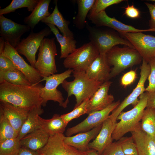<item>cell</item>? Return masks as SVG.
<instances>
[{
	"label": "cell",
	"mask_w": 155,
	"mask_h": 155,
	"mask_svg": "<svg viewBox=\"0 0 155 155\" xmlns=\"http://www.w3.org/2000/svg\"><path fill=\"white\" fill-rule=\"evenodd\" d=\"M72 73L73 80L68 81L65 80L61 85L67 93V98L65 100L66 103L68 104L69 98L72 95L75 97L76 103L75 108L84 100L90 99L103 82L90 79L85 71L73 70Z\"/></svg>",
	"instance_id": "7a4b0ae2"
},
{
	"label": "cell",
	"mask_w": 155,
	"mask_h": 155,
	"mask_svg": "<svg viewBox=\"0 0 155 155\" xmlns=\"http://www.w3.org/2000/svg\"><path fill=\"white\" fill-rule=\"evenodd\" d=\"M135 71L131 70L124 74L122 77L120 82L123 87H126L132 84L136 78Z\"/></svg>",
	"instance_id": "60d3db41"
},
{
	"label": "cell",
	"mask_w": 155,
	"mask_h": 155,
	"mask_svg": "<svg viewBox=\"0 0 155 155\" xmlns=\"http://www.w3.org/2000/svg\"><path fill=\"white\" fill-rule=\"evenodd\" d=\"M140 69V77L136 87L109 116L108 118L113 122H117L119 115L127 106L130 104H132L134 106L136 105L139 101L138 97L146 91L145 83L150 74V67L148 63L142 59Z\"/></svg>",
	"instance_id": "8fae6325"
},
{
	"label": "cell",
	"mask_w": 155,
	"mask_h": 155,
	"mask_svg": "<svg viewBox=\"0 0 155 155\" xmlns=\"http://www.w3.org/2000/svg\"><path fill=\"white\" fill-rule=\"evenodd\" d=\"M43 87L40 83L30 86L17 85L3 80L0 83V101L30 111L41 107L40 91Z\"/></svg>",
	"instance_id": "6da1fadb"
},
{
	"label": "cell",
	"mask_w": 155,
	"mask_h": 155,
	"mask_svg": "<svg viewBox=\"0 0 155 155\" xmlns=\"http://www.w3.org/2000/svg\"><path fill=\"white\" fill-rule=\"evenodd\" d=\"M43 112L44 110L41 107L35 108L29 111L18 135V137L20 140L26 135L40 127L38 116Z\"/></svg>",
	"instance_id": "83f0119b"
},
{
	"label": "cell",
	"mask_w": 155,
	"mask_h": 155,
	"mask_svg": "<svg viewBox=\"0 0 155 155\" xmlns=\"http://www.w3.org/2000/svg\"><path fill=\"white\" fill-rule=\"evenodd\" d=\"M123 1V0H96L88 14L98 13L104 11L108 7L114 4H119Z\"/></svg>",
	"instance_id": "8d00e7d4"
},
{
	"label": "cell",
	"mask_w": 155,
	"mask_h": 155,
	"mask_svg": "<svg viewBox=\"0 0 155 155\" xmlns=\"http://www.w3.org/2000/svg\"><path fill=\"white\" fill-rule=\"evenodd\" d=\"M28 25L19 24L0 15V35L5 42L15 48L21 40V37L30 29Z\"/></svg>",
	"instance_id": "5bb4252c"
},
{
	"label": "cell",
	"mask_w": 155,
	"mask_h": 155,
	"mask_svg": "<svg viewBox=\"0 0 155 155\" xmlns=\"http://www.w3.org/2000/svg\"><path fill=\"white\" fill-rule=\"evenodd\" d=\"M40 127L49 135V137L58 133L63 134L68 124L65 123L57 114H54L49 119H45L38 116Z\"/></svg>",
	"instance_id": "cb8c5ba5"
},
{
	"label": "cell",
	"mask_w": 155,
	"mask_h": 155,
	"mask_svg": "<svg viewBox=\"0 0 155 155\" xmlns=\"http://www.w3.org/2000/svg\"><path fill=\"white\" fill-rule=\"evenodd\" d=\"M21 146L17 137L0 143V155H17Z\"/></svg>",
	"instance_id": "836d02e7"
},
{
	"label": "cell",
	"mask_w": 155,
	"mask_h": 155,
	"mask_svg": "<svg viewBox=\"0 0 155 155\" xmlns=\"http://www.w3.org/2000/svg\"><path fill=\"white\" fill-rule=\"evenodd\" d=\"M49 135L39 127L26 135L20 140L21 147L38 151L47 144Z\"/></svg>",
	"instance_id": "603a6c76"
},
{
	"label": "cell",
	"mask_w": 155,
	"mask_h": 155,
	"mask_svg": "<svg viewBox=\"0 0 155 155\" xmlns=\"http://www.w3.org/2000/svg\"><path fill=\"white\" fill-rule=\"evenodd\" d=\"M111 68L108 64L106 54L100 53L85 71L90 79L102 82L109 80Z\"/></svg>",
	"instance_id": "ffe728a7"
},
{
	"label": "cell",
	"mask_w": 155,
	"mask_h": 155,
	"mask_svg": "<svg viewBox=\"0 0 155 155\" xmlns=\"http://www.w3.org/2000/svg\"><path fill=\"white\" fill-rule=\"evenodd\" d=\"M148 63L150 67V72L148 77V85L146 91L149 92L155 91V56L150 58Z\"/></svg>",
	"instance_id": "74e56055"
},
{
	"label": "cell",
	"mask_w": 155,
	"mask_h": 155,
	"mask_svg": "<svg viewBox=\"0 0 155 155\" xmlns=\"http://www.w3.org/2000/svg\"><path fill=\"white\" fill-rule=\"evenodd\" d=\"M147 92L148 98L146 108L155 109V91L152 92Z\"/></svg>",
	"instance_id": "f6af8a7d"
},
{
	"label": "cell",
	"mask_w": 155,
	"mask_h": 155,
	"mask_svg": "<svg viewBox=\"0 0 155 155\" xmlns=\"http://www.w3.org/2000/svg\"><path fill=\"white\" fill-rule=\"evenodd\" d=\"M16 69H17L12 62L4 55L2 51H0V73Z\"/></svg>",
	"instance_id": "f35d334b"
},
{
	"label": "cell",
	"mask_w": 155,
	"mask_h": 155,
	"mask_svg": "<svg viewBox=\"0 0 155 155\" xmlns=\"http://www.w3.org/2000/svg\"><path fill=\"white\" fill-rule=\"evenodd\" d=\"M100 155H125L118 142H112L104 150Z\"/></svg>",
	"instance_id": "ab89813d"
},
{
	"label": "cell",
	"mask_w": 155,
	"mask_h": 155,
	"mask_svg": "<svg viewBox=\"0 0 155 155\" xmlns=\"http://www.w3.org/2000/svg\"><path fill=\"white\" fill-rule=\"evenodd\" d=\"M89 99L84 100L70 112L61 115V118L65 123L68 124L72 120L77 118L82 115L87 114Z\"/></svg>",
	"instance_id": "e575fe53"
},
{
	"label": "cell",
	"mask_w": 155,
	"mask_h": 155,
	"mask_svg": "<svg viewBox=\"0 0 155 155\" xmlns=\"http://www.w3.org/2000/svg\"><path fill=\"white\" fill-rule=\"evenodd\" d=\"M18 134L0 110V143L18 137Z\"/></svg>",
	"instance_id": "d6a6232c"
},
{
	"label": "cell",
	"mask_w": 155,
	"mask_h": 155,
	"mask_svg": "<svg viewBox=\"0 0 155 155\" xmlns=\"http://www.w3.org/2000/svg\"><path fill=\"white\" fill-rule=\"evenodd\" d=\"M63 134L58 133L50 137L46 144L38 151L41 155H86L65 143Z\"/></svg>",
	"instance_id": "9a60e30c"
},
{
	"label": "cell",
	"mask_w": 155,
	"mask_h": 155,
	"mask_svg": "<svg viewBox=\"0 0 155 155\" xmlns=\"http://www.w3.org/2000/svg\"><path fill=\"white\" fill-rule=\"evenodd\" d=\"M130 132L138 155H155V138L142 129L140 122Z\"/></svg>",
	"instance_id": "d6986e66"
},
{
	"label": "cell",
	"mask_w": 155,
	"mask_h": 155,
	"mask_svg": "<svg viewBox=\"0 0 155 155\" xmlns=\"http://www.w3.org/2000/svg\"><path fill=\"white\" fill-rule=\"evenodd\" d=\"M119 100L114 102L105 108L92 112L83 121L67 129L65 132L66 136L89 131L101 124L108 118L110 114L120 103Z\"/></svg>",
	"instance_id": "30bf717a"
},
{
	"label": "cell",
	"mask_w": 155,
	"mask_h": 155,
	"mask_svg": "<svg viewBox=\"0 0 155 155\" xmlns=\"http://www.w3.org/2000/svg\"><path fill=\"white\" fill-rule=\"evenodd\" d=\"M148 98L146 92L139 97L137 104L130 110L125 112L122 111L118 116L117 123L112 135L113 140L116 141L128 132H131L140 123L144 112L146 107Z\"/></svg>",
	"instance_id": "277c9868"
},
{
	"label": "cell",
	"mask_w": 155,
	"mask_h": 155,
	"mask_svg": "<svg viewBox=\"0 0 155 155\" xmlns=\"http://www.w3.org/2000/svg\"><path fill=\"white\" fill-rule=\"evenodd\" d=\"M57 1L55 2V6L52 13L41 22L50 24L57 26L63 36L73 38L74 34L69 29L68 26L70 22L65 20L59 11Z\"/></svg>",
	"instance_id": "484cf974"
},
{
	"label": "cell",
	"mask_w": 155,
	"mask_h": 155,
	"mask_svg": "<svg viewBox=\"0 0 155 155\" xmlns=\"http://www.w3.org/2000/svg\"><path fill=\"white\" fill-rule=\"evenodd\" d=\"M112 82L109 80L103 82L89 100L87 114L102 110L112 103L113 96L108 92Z\"/></svg>",
	"instance_id": "e0dca14e"
},
{
	"label": "cell",
	"mask_w": 155,
	"mask_h": 155,
	"mask_svg": "<svg viewBox=\"0 0 155 155\" xmlns=\"http://www.w3.org/2000/svg\"><path fill=\"white\" fill-rule=\"evenodd\" d=\"M1 51L12 62L17 69L25 75L32 85L40 83L42 78L37 69L27 63L8 42H5L4 50Z\"/></svg>",
	"instance_id": "4fadbf2b"
},
{
	"label": "cell",
	"mask_w": 155,
	"mask_h": 155,
	"mask_svg": "<svg viewBox=\"0 0 155 155\" xmlns=\"http://www.w3.org/2000/svg\"><path fill=\"white\" fill-rule=\"evenodd\" d=\"M149 1H151L152 2H155V0H148Z\"/></svg>",
	"instance_id": "7dc6e473"
},
{
	"label": "cell",
	"mask_w": 155,
	"mask_h": 155,
	"mask_svg": "<svg viewBox=\"0 0 155 155\" xmlns=\"http://www.w3.org/2000/svg\"><path fill=\"white\" fill-rule=\"evenodd\" d=\"M86 26L90 42L97 48L100 53L106 54L113 47L119 44L134 48L129 41L111 29L91 27L86 24Z\"/></svg>",
	"instance_id": "5b68a950"
},
{
	"label": "cell",
	"mask_w": 155,
	"mask_h": 155,
	"mask_svg": "<svg viewBox=\"0 0 155 155\" xmlns=\"http://www.w3.org/2000/svg\"><path fill=\"white\" fill-rule=\"evenodd\" d=\"M145 4L148 9L151 17L149 20V28L155 29V3L145 2Z\"/></svg>",
	"instance_id": "7bdbcfd3"
},
{
	"label": "cell",
	"mask_w": 155,
	"mask_h": 155,
	"mask_svg": "<svg viewBox=\"0 0 155 155\" xmlns=\"http://www.w3.org/2000/svg\"><path fill=\"white\" fill-rule=\"evenodd\" d=\"M55 40V37L44 38L41 43L35 68L42 78L57 72L55 62L57 49Z\"/></svg>",
	"instance_id": "8992f818"
},
{
	"label": "cell",
	"mask_w": 155,
	"mask_h": 155,
	"mask_svg": "<svg viewBox=\"0 0 155 155\" xmlns=\"http://www.w3.org/2000/svg\"><path fill=\"white\" fill-rule=\"evenodd\" d=\"M141 121L142 129L155 138V109L146 108Z\"/></svg>",
	"instance_id": "4dcf8cb0"
},
{
	"label": "cell",
	"mask_w": 155,
	"mask_h": 155,
	"mask_svg": "<svg viewBox=\"0 0 155 155\" xmlns=\"http://www.w3.org/2000/svg\"><path fill=\"white\" fill-rule=\"evenodd\" d=\"M87 17L96 26H106L114 29L119 33L124 32H138L149 31L155 32V29H139L123 24L115 18L109 16L105 11L93 15L88 14Z\"/></svg>",
	"instance_id": "2e32d148"
},
{
	"label": "cell",
	"mask_w": 155,
	"mask_h": 155,
	"mask_svg": "<svg viewBox=\"0 0 155 155\" xmlns=\"http://www.w3.org/2000/svg\"><path fill=\"white\" fill-rule=\"evenodd\" d=\"M0 110L18 134L29 111L4 101H0Z\"/></svg>",
	"instance_id": "44dd1931"
},
{
	"label": "cell",
	"mask_w": 155,
	"mask_h": 155,
	"mask_svg": "<svg viewBox=\"0 0 155 155\" xmlns=\"http://www.w3.org/2000/svg\"><path fill=\"white\" fill-rule=\"evenodd\" d=\"M46 24L50 28L60 44V58L65 59L76 49V41L74 37L65 36L61 34L58 29L55 25L50 24Z\"/></svg>",
	"instance_id": "4316f807"
},
{
	"label": "cell",
	"mask_w": 155,
	"mask_h": 155,
	"mask_svg": "<svg viewBox=\"0 0 155 155\" xmlns=\"http://www.w3.org/2000/svg\"><path fill=\"white\" fill-rule=\"evenodd\" d=\"M95 0H77L78 13L74 17L73 22L79 29H83L86 24V18L89 11L92 7Z\"/></svg>",
	"instance_id": "f1b7e54d"
},
{
	"label": "cell",
	"mask_w": 155,
	"mask_h": 155,
	"mask_svg": "<svg viewBox=\"0 0 155 155\" xmlns=\"http://www.w3.org/2000/svg\"><path fill=\"white\" fill-rule=\"evenodd\" d=\"M99 54L97 48L90 42L69 54L64 59L63 65L68 69L85 71Z\"/></svg>",
	"instance_id": "52a82bcc"
},
{
	"label": "cell",
	"mask_w": 155,
	"mask_h": 155,
	"mask_svg": "<svg viewBox=\"0 0 155 155\" xmlns=\"http://www.w3.org/2000/svg\"><path fill=\"white\" fill-rule=\"evenodd\" d=\"M107 61L111 68L109 80L115 77L125 69L140 64L142 58L135 49L127 46H116L106 54Z\"/></svg>",
	"instance_id": "3957f363"
},
{
	"label": "cell",
	"mask_w": 155,
	"mask_h": 155,
	"mask_svg": "<svg viewBox=\"0 0 155 155\" xmlns=\"http://www.w3.org/2000/svg\"><path fill=\"white\" fill-rule=\"evenodd\" d=\"M72 69H68L59 74H55L42 78L40 82L45 81V85L41 88L40 96L42 100V106H45L47 102L52 100L59 103V105L66 108L67 104L65 102L61 92L57 88L67 78L71 76Z\"/></svg>",
	"instance_id": "ba28073f"
},
{
	"label": "cell",
	"mask_w": 155,
	"mask_h": 155,
	"mask_svg": "<svg viewBox=\"0 0 155 155\" xmlns=\"http://www.w3.org/2000/svg\"><path fill=\"white\" fill-rule=\"evenodd\" d=\"M51 1V0H40L31 13L24 18V23L33 29L40 21L51 14L49 11Z\"/></svg>",
	"instance_id": "d4e9b609"
},
{
	"label": "cell",
	"mask_w": 155,
	"mask_h": 155,
	"mask_svg": "<svg viewBox=\"0 0 155 155\" xmlns=\"http://www.w3.org/2000/svg\"><path fill=\"white\" fill-rule=\"evenodd\" d=\"M118 142L125 155H138L136 145L132 137L123 136Z\"/></svg>",
	"instance_id": "d590c367"
},
{
	"label": "cell",
	"mask_w": 155,
	"mask_h": 155,
	"mask_svg": "<svg viewBox=\"0 0 155 155\" xmlns=\"http://www.w3.org/2000/svg\"><path fill=\"white\" fill-rule=\"evenodd\" d=\"M117 123V122H114L109 118L105 120L97 136L89 143V149L96 150L99 155H100L113 142L112 135Z\"/></svg>",
	"instance_id": "ac0fdd59"
},
{
	"label": "cell",
	"mask_w": 155,
	"mask_h": 155,
	"mask_svg": "<svg viewBox=\"0 0 155 155\" xmlns=\"http://www.w3.org/2000/svg\"><path fill=\"white\" fill-rule=\"evenodd\" d=\"M124 14L127 17L132 19L137 18L140 16V12L137 8L134 7L133 5H129L125 7Z\"/></svg>",
	"instance_id": "b9f144b4"
},
{
	"label": "cell",
	"mask_w": 155,
	"mask_h": 155,
	"mask_svg": "<svg viewBox=\"0 0 155 155\" xmlns=\"http://www.w3.org/2000/svg\"><path fill=\"white\" fill-rule=\"evenodd\" d=\"M102 124L89 131L79 133L74 136H65L64 141L66 144L81 151H87L90 150L89 145L90 141L97 136Z\"/></svg>",
	"instance_id": "7402d4cb"
},
{
	"label": "cell",
	"mask_w": 155,
	"mask_h": 155,
	"mask_svg": "<svg viewBox=\"0 0 155 155\" xmlns=\"http://www.w3.org/2000/svg\"><path fill=\"white\" fill-rule=\"evenodd\" d=\"M40 0H13L8 6L0 9V15L14 12L18 9L26 7L28 11H32Z\"/></svg>",
	"instance_id": "1f68e13d"
},
{
	"label": "cell",
	"mask_w": 155,
	"mask_h": 155,
	"mask_svg": "<svg viewBox=\"0 0 155 155\" xmlns=\"http://www.w3.org/2000/svg\"><path fill=\"white\" fill-rule=\"evenodd\" d=\"M3 80L15 85H32L25 75L17 69L9 70L0 73V83Z\"/></svg>",
	"instance_id": "f546056e"
},
{
	"label": "cell",
	"mask_w": 155,
	"mask_h": 155,
	"mask_svg": "<svg viewBox=\"0 0 155 155\" xmlns=\"http://www.w3.org/2000/svg\"><path fill=\"white\" fill-rule=\"evenodd\" d=\"M85 152L86 155H99L96 150L93 149H90Z\"/></svg>",
	"instance_id": "bcb514c9"
},
{
	"label": "cell",
	"mask_w": 155,
	"mask_h": 155,
	"mask_svg": "<svg viewBox=\"0 0 155 155\" xmlns=\"http://www.w3.org/2000/svg\"><path fill=\"white\" fill-rule=\"evenodd\" d=\"M17 155H41L38 151L27 148L21 147Z\"/></svg>",
	"instance_id": "ee69618b"
},
{
	"label": "cell",
	"mask_w": 155,
	"mask_h": 155,
	"mask_svg": "<svg viewBox=\"0 0 155 155\" xmlns=\"http://www.w3.org/2000/svg\"><path fill=\"white\" fill-rule=\"evenodd\" d=\"M52 32L49 28L46 27L37 33L30 32L26 38H23L15 48L19 54L24 55L31 65L35 68L36 60V55L43 40Z\"/></svg>",
	"instance_id": "9c48e42d"
},
{
	"label": "cell",
	"mask_w": 155,
	"mask_h": 155,
	"mask_svg": "<svg viewBox=\"0 0 155 155\" xmlns=\"http://www.w3.org/2000/svg\"><path fill=\"white\" fill-rule=\"evenodd\" d=\"M123 37L129 41L140 54L142 59L148 62L155 56V36L142 32L120 33Z\"/></svg>",
	"instance_id": "7c38bea8"
}]
</instances>
